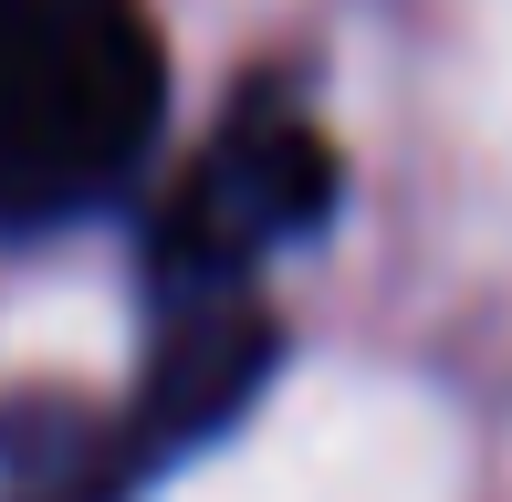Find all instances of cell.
Wrapping results in <instances>:
<instances>
[{
	"mask_svg": "<svg viewBox=\"0 0 512 502\" xmlns=\"http://www.w3.org/2000/svg\"><path fill=\"white\" fill-rule=\"evenodd\" d=\"M157 126L168 53L147 0H0V231L105 210Z\"/></svg>",
	"mask_w": 512,
	"mask_h": 502,
	"instance_id": "obj_1",
	"label": "cell"
},
{
	"mask_svg": "<svg viewBox=\"0 0 512 502\" xmlns=\"http://www.w3.org/2000/svg\"><path fill=\"white\" fill-rule=\"evenodd\" d=\"M335 210V157L304 116L241 105L157 220V304H262L251 272Z\"/></svg>",
	"mask_w": 512,
	"mask_h": 502,
	"instance_id": "obj_2",
	"label": "cell"
}]
</instances>
